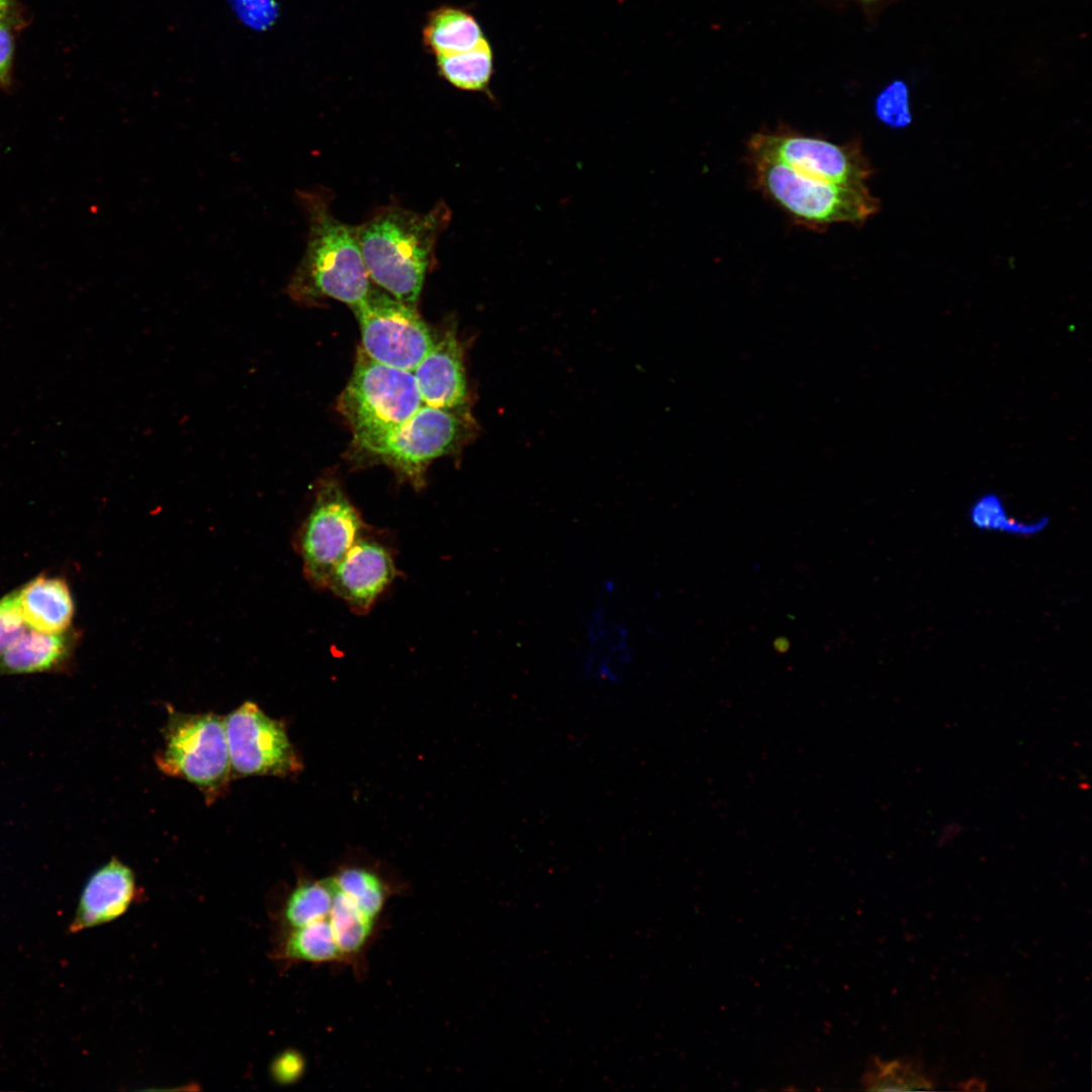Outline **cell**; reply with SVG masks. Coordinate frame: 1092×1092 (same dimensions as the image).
Listing matches in <instances>:
<instances>
[{
    "instance_id": "obj_1",
    "label": "cell",
    "mask_w": 1092,
    "mask_h": 1092,
    "mask_svg": "<svg viewBox=\"0 0 1092 1092\" xmlns=\"http://www.w3.org/2000/svg\"><path fill=\"white\" fill-rule=\"evenodd\" d=\"M451 215L445 202L436 203L427 212L388 205L356 225L370 280L416 307L426 276L436 262L438 239Z\"/></svg>"
},
{
    "instance_id": "obj_2",
    "label": "cell",
    "mask_w": 1092,
    "mask_h": 1092,
    "mask_svg": "<svg viewBox=\"0 0 1092 1092\" xmlns=\"http://www.w3.org/2000/svg\"><path fill=\"white\" fill-rule=\"evenodd\" d=\"M297 197L307 217L308 233L305 252L287 292L302 304L332 298L353 308L371 287L356 226L334 215L328 194L299 191Z\"/></svg>"
},
{
    "instance_id": "obj_3",
    "label": "cell",
    "mask_w": 1092,
    "mask_h": 1092,
    "mask_svg": "<svg viewBox=\"0 0 1092 1092\" xmlns=\"http://www.w3.org/2000/svg\"><path fill=\"white\" fill-rule=\"evenodd\" d=\"M748 161L759 191L801 225L816 230L836 223L859 226L880 210V200L868 186L816 179L778 162Z\"/></svg>"
},
{
    "instance_id": "obj_4",
    "label": "cell",
    "mask_w": 1092,
    "mask_h": 1092,
    "mask_svg": "<svg viewBox=\"0 0 1092 1092\" xmlns=\"http://www.w3.org/2000/svg\"><path fill=\"white\" fill-rule=\"evenodd\" d=\"M422 405L413 371L380 363L358 349L353 373L338 401L354 447L399 426Z\"/></svg>"
},
{
    "instance_id": "obj_5",
    "label": "cell",
    "mask_w": 1092,
    "mask_h": 1092,
    "mask_svg": "<svg viewBox=\"0 0 1092 1092\" xmlns=\"http://www.w3.org/2000/svg\"><path fill=\"white\" fill-rule=\"evenodd\" d=\"M476 429L471 415L423 403L405 422L355 449L420 486L430 462L455 452L475 435Z\"/></svg>"
},
{
    "instance_id": "obj_6",
    "label": "cell",
    "mask_w": 1092,
    "mask_h": 1092,
    "mask_svg": "<svg viewBox=\"0 0 1092 1092\" xmlns=\"http://www.w3.org/2000/svg\"><path fill=\"white\" fill-rule=\"evenodd\" d=\"M163 735L158 767L194 784L208 800L216 798L232 771L224 720L212 713L171 711Z\"/></svg>"
},
{
    "instance_id": "obj_7",
    "label": "cell",
    "mask_w": 1092,
    "mask_h": 1092,
    "mask_svg": "<svg viewBox=\"0 0 1092 1092\" xmlns=\"http://www.w3.org/2000/svg\"><path fill=\"white\" fill-rule=\"evenodd\" d=\"M748 159L782 163L800 174L855 187L868 186L874 170L857 141L836 144L791 129H762L747 142Z\"/></svg>"
},
{
    "instance_id": "obj_8",
    "label": "cell",
    "mask_w": 1092,
    "mask_h": 1092,
    "mask_svg": "<svg viewBox=\"0 0 1092 1092\" xmlns=\"http://www.w3.org/2000/svg\"><path fill=\"white\" fill-rule=\"evenodd\" d=\"M352 309L360 327L361 349L380 363L413 371L436 341L416 307L381 288L371 285Z\"/></svg>"
},
{
    "instance_id": "obj_9",
    "label": "cell",
    "mask_w": 1092,
    "mask_h": 1092,
    "mask_svg": "<svg viewBox=\"0 0 1092 1092\" xmlns=\"http://www.w3.org/2000/svg\"><path fill=\"white\" fill-rule=\"evenodd\" d=\"M364 523L341 485L320 484L310 513L298 534V550L307 579L327 587L336 565L362 537Z\"/></svg>"
},
{
    "instance_id": "obj_10",
    "label": "cell",
    "mask_w": 1092,
    "mask_h": 1092,
    "mask_svg": "<svg viewBox=\"0 0 1092 1092\" xmlns=\"http://www.w3.org/2000/svg\"><path fill=\"white\" fill-rule=\"evenodd\" d=\"M232 770L240 776L286 777L300 768L282 722L246 702L224 719Z\"/></svg>"
},
{
    "instance_id": "obj_11",
    "label": "cell",
    "mask_w": 1092,
    "mask_h": 1092,
    "mask_svg": "<svg viewBox=\"0 0 1092 1092\" xmlns=\"http://www.w3.org/2000/svg\"><path fill=\"white\" fill-rule=\"evenodd\" d=\"M396 569L388 549L360 537L334 568L327 587L354 611L365 612L391 583Z\"/></svg>"
},
{
    "instance_id": "obj_12",
    "label": "cell",
    "mask_w": 1092,
    "mask_h": 1092,
    "mask_svg": "<svg viewBox=\"0 0 1092 1092\" xmlns=\"http://www.w3.org/2000/svg\"><path fill=\"white\" fill-rule=\"evenodd\" d=\"M413 373L424 404L470 415L462 348L454 332L436 338L432 349Z\"/></svg>"
},
{
    "instance_id": "obj_13",
    "label": "cell",
    "mask_w": 1092,
    "mask_h": 1092,
    "mask_svg": "<svg viewBox=\"0 0 1092 1092\" xmlns=\"http://www.w3.org/2000/svg\"><path fill=\"white\" fill-rule=\"evenodd\" d=\"M135 898L132 871L112 857L84 885L69 931L75 933L111 922L123 915Z\"/></svg>"
},
{
    "instance_id": "obj_14",
    "label": "cell",
    "mask_w": 1092,
    "mask_h": 1092,
    "mask_svg": "<svg viewBox=\"0 0 1092 1092\" xmlns=\"http://www.w3.org/2000/svg\"><path fill=\"white\" fill-rule=\"evenodd\" d=\"M15 590L19 610L29 628L44 633L70 630L75 605L65 579L41 574Z\"/></svg>"
},
{
    "instance_id": "obj_15",
    "label": "cell",
    "mask_w": 1092,
    "mask_h": 1092,
    "mask_svg": "<svg viewBox=\"0 0 1092 1092\" xmlns=\"http://www.w3.org/2000/svg\"><path fill=\"white\" fill-rule=\"evenodd\" d=\"M75 641L72 630L44 633L28 628L0 658V675L64 670Z\"/></svg>"
},
{
    "instance_id": "obj_16",
    "label": "cell",
    "mask_w": 1092,
    "mask_h": 1092,
    "mask_svg": "<svg viewBox=\"0 0 1092 1092\" xmlns=\"http://www.w3.org/2000/svg\"><path fill=\"white\" fill-rule=\"evenodd\" d=\"M423 38L436 56L469 51L485 39L480 25L470 13L450 6L429 14Z\"/></svg>"
},
{
    "instance_id": "obj_17",
    "label": "cell",
    "mask_w": 1092,
    "mask_h": 1092,
    "mask_svg": "<svg viewBox=\"0 0 1092 1092\" xmlns=\"http://www.w3.org/2000/svg\"><path fill=\"white\" fill-rule=\"evenodd\" d=\"M968 518L971 525L980 531L1016 537L1038 535L1050 524L1048 517L1029 521L1012 517L1008 513L1004 499L996 492H985L974 499L969 508Z\"/></svg>"
},
{
    "instance_id": "obj_18",
    "label": "cell",
    "mask_w": 1092,
    "mask_h": 1092,
    "mask_svg": "<svg viewBox=\"0 0 1092 1092\" xmlns=\"http://www.w3.org/2000/svg\"><path fill=\"white\" fill-rule=\"evenodd\" d=\"M437 57V68L453 86L469 91L487 89L493 72V56L486 38L475 48Z\"/></svg>"
},
{
    "instance_id": "obj_19",
    "label": "cell",
    "mask_w": 1092,
    "mask_h": 1092,
    "mask_svg": "<svg viewBox=\"0 0 1092 1092\" xmlns=\"http://www.w3.org/2000/svg\"><path fill=\"white\" fill-rule=\"evenodd\" d=\"M334 887L331 876L297 883L286 897L280 917L285 930L314 922L332 906Z\"/></svg>"
},
{
    "instance_id": "obj_20",
    "label": "cell",
    "mask_w": 1092,
    "mask_h": 1092,
    "mask_svg": "<svg viewBox=\"0 0 1092 1092\" xmlns=\"http://www.w3.org/2000/svg\"><path fill=\"white\" fill-rule=\"evenodd\" d=\"M862 1086L874 1091H909L932 1089L928 1080L913 1064L902 1061L874 1060L861 1078Z\"/></svg>"
},
{
    "instance_id": "obj_21",
    "label": "cell",
    "mask_w": 1092,
    "mask_h": 1092,
    "mask_svg": "<svg viewBox=\"0 0 1092 1092\" xmlns=\"http://www.w3.org/2000/svg\"><path fill=\"white\" fill-rule=\"evenodd\" d=\"M875 109L883 123L893 128L907 126L912 120L907 85L901 80L889 84L878 95Z\"/></svg>"
},
{
    "instance_id": "obj_22",
    "label": "cell",
    "mask_w": 1092,
    "mask_h": 1092,
    "mask_svg": "<svg viewBox=\"0 0 1092 1092\" xmlns=\"http://www.w3.org/2000/svg\"><path fill=\"white\" fill-rule=\"evenodd\" d=\"M18 607L16 590L0 599V658L28 629Z\"/></svg>"
},
{
    "instance_id": "obj_23",
    "label": "cell",
    "mask_w": 1092,
    "mask_h": 1092,
    "mask_svg": "<svg viewBox=\"0 0 1092 1092\" xmlns=\"http://www.w3.org/2000/svg\"><path fill=\"white\" fill-rule=\"evenodd\" d=\"M305 1069L302 1055L295 1050H286L273 1060L270 1072L277 1084L289 1085L297 1082Z\"/></svg>"
},
{
    "instance_id": "obj_24",
    "label": "cell",
    "mask_w": 1092,
    "mask_h": 1092,
    "mask_svg": "<svg viewBox=\"0 0 1092 1092\" xmlns=\"http://www.w3.org/2000/svg\"><path fill=\"white\" fill-rule=\"evenodd\" d=\"M13 42L9 29L0 22V80L6 81L12 61Z\"/></svg>"
},
{
    "instance_id": "obj_25",
    "label": "cell",
    "mask_w": 1092,
    "mask_h": 1092,
    "mask_svg": "<svg viewBox=\"0 0 1092 1092\" xmlns=\"http://www.w3.org/2000/svg\"><path fill=\"white\" fill-rule=\"evenodd\" d=\"M9 4L10 0H0V22H3V19L5 18L9 9Z\"/></svg>"
}]
</instances>
